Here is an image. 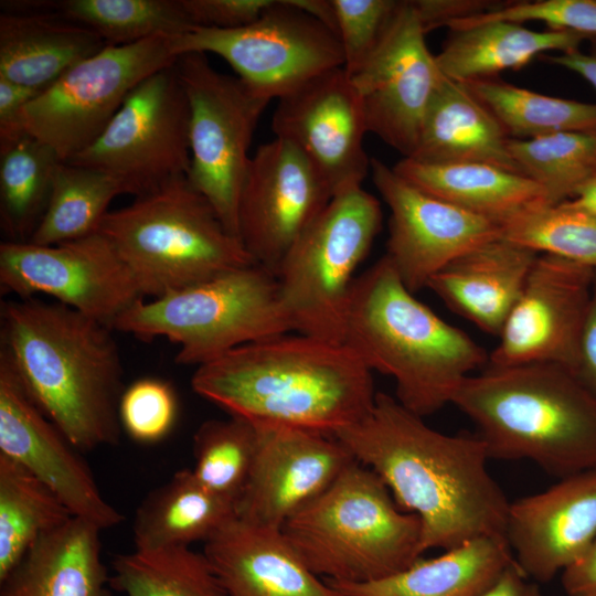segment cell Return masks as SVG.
Wrapping results in <instances>:
<instances>
[{
    "label": "cell",
    "instance_id": "cell-1",
    "mask_svg": "<svg viewBox=\"0 0 596 596\" xmlns=\"http://www.w3.org/2000/svg\"><path fill=\"white\" fill-rule=\"evenodd\" d=\"M333 436L384 481L403 511L418 517L423 554L505 536L510 502L488 470L478 435L443 434L396 397L376 392L366 416Z\"/></svg>",
    "mask_w": 596,
    "mask_h": 596
},
{
    "label": "cell",
    "instance_id": "cell-2",
    "mask_svg": "<svg viewBox=\"0 0 596 596\" xmlns=\"http://www.w3.org/2000/svg\"><path fill=\"white\" fill-rule=\"evenodd\" d=\"M193 391L255 425L334 435L371 411L372 371L345 343L284 333L196 368Z\"/></svg>",
    "mask_w": 596,
    "mask_h": 596
},
{
    "label": "cell",
    "instance_id": "cell-3",
    "mask_svg": "<svg viewBox=\"0 0 596 596\" xmlns=\"http://www.w3.org/2000/svg\"><path fill=\"white\" fill-rule=\"evenodd\" d=\"M113 329L58 302L1 304V348L29 395L81 453L117 445L124 370Z\"/></svg>",
    "mask_w": 596,
    "mask_h": 596
},
{
    "label": "cell",
    "instance_id": "cell-4",
    "mask_svg": "<svg viewBox=\"0 0 596 596\" xmlns=\"http://www.w3.org/2000/svg\"><path fill=\"white\" fill-rule=\"evenodd\" d=\"M343 343L371 371L391 376L396 400L421 417L453 403L461 383L489 362L481 345L415 298L385 256L353 283Z\"/></svg>",
    "mask_w": 596,
    "mask_h": 596
},
{
    "label": "cell",
    "instance_id": "cell-5",
    "mask_svg": "<svg viewBox=\"0 0 596 596\" xmlns=\"http://www.w3.org/2000/svg\"><path fill=\"white\" fill-rule=\"evenodd\" d=\"M451 404L477 426L490 459L530 460L560 479L596 469V396L564 366L488 365Z\"/></svg>",
    "mask_w": 596,
    "mask_h": 596
},
{
    "label": "cell",
    "instance_id": "cell-6",
    "mask_svg": "<svg viewBox=\"0 0 596 596\" xmlns=\"http://www.w3.org/2000/svg\"><path fill=\"white\" fill-rule=\"evenodd\" d=\"M281 531L306 565L328 582L368 583L422 557L418 517L403 511L384 481L354 460Z\"/></svg>",
    "mask_w": 596,
    "mask_h": 596
},
{
    "label": "cell",
    "instance_id": "cell-7",
    "mask_svg": "<svg viewBox=\"0 0 596 596\" xmlns=\"http://www.w3.org/2000/svg\"><path fill=\"white\" fill-rule=\"evenodd\" d=\"M98 232L113 244L143 297H162L256 264L187 177L109 211Z\"/></svg>",
    "mask_w": 596,
    "mask_h": 596
},
{
    "label": "cell",
    "instance_id": "cell-8",
    "mask_svg": "<svg viewBox=\"0 0 596 596\" xmlns=\"http://www.w3.org/2000/svg\"><path fill=\"white\" fill-rule=\"evenodd\" d=\"M113 329L146 341L164 337L179 347L177 363L196 368L243 344L294 331L276 275L258 264L152 300L140 298Z\"/></svg>",
    "mask_w": 596,
    "mask_h": 596
},
{
    "label": "cell",
    "instance_id": "cell-9",
    "mask_svg": "<svg viewBox=\"0 0 596 596\" xmlns=\"http://www.w3.org/2000/svg\"><path fill=\"white\" fill-rule=\"evenodd\" d=\"M381 224L379 200L362 185H351L334 193L291 245L276 277L294 331L343 343L355 272Z\"/></svg>",
    "mask_w": 596,
    "mask_h": 596
},
{
    "label": "cell",
    "instance_id": "cell-10",
    "mask_svg": "<svg viewBox=\"0 0 596 596\" xmlns=\"http://www.w3.org/2000/svg\"><path fill=\"white\" fill-rule=\"evenodd\" d=\"M175 68L189 109L190 184L238 237V204L251 157L248 150L270 102L237 76L217 72L204 53L181 54ZM240 238V237H238Z\"/></svg>",
    "mask_w": 596,
    "mask_h": 596
},
{
    "label": "cell",
    "instance_id": "cell-11",
    "mask_svg": "<svg viewBox=\"0 0 596 596\" xmlns=\"http://www.w3.org/2000/svg\"><path fill=\"white\" fill-rule=\"evenodd\" d=\"M174 38L107 45L30 100L20 115L21 128L68 161L103 134L141 82L175 63Z\"/></svg>",
    "mask_w": 596,
    "mask_h": 596
},
{
    "label": "cell",
    "instance_id": "cell-12",
    "mask_svg": "<svg viewBox=\"0 0 596 596\" xmlns=\"http://www.w3.org/2000/svg\"><path fill=\"white\" fill-rule=\"evenodd\" d=\"M189 121L174 63L141 82L103 134L66 162L105 172L125 194L141 196L188 175Z\"/></svg>",
    "mask_w": 596,
    "mask_h": 596
},
{
    "label": "cell",
    "instance_id": "cell-13",
    "mask_svg": "<svg viewBox=\"0 0 596 596\" xmlns=\"http://www.w3.org/2000/svg\"><path fill=\"white\" fill-rule=\"evenodd\" d=\"M177 55L213 53L256 93L279 99L316 75L344 64L338 35L320 21L275 0L253 23L232 30L193 26L173 40Z\"/></svg>",
    "mask_w": 596,
    "mask_h": 596
},
{
    "label": "cell",
    "instance_id": "cell-14",
    "mask_svg": "<svg viewBox=\"0 0 596 596\" xmlns=\"http://www.w3.org/2000/svg\"><path fill=\"white\" fill-rule=\"evenodd\" d=\"M0 286L20 299L49 296L111 329L124 311L145 298L99 232L55 245L2 242Z\"/></svg>",
    "mask_w": 596,
    "mask_h": 596
},
{
    "label": "cell",
    "instance_id": "cell-15",
    "mask_svg": "<svg viewBox=\"0 0 596 596\" xmlns=\"http://www.w3.org/2000/svg\"><path fill=\"white\" fill-rule=\"evenodd\" d=\"M413 1H401L386 32L351 82L368 131L409 158L428 106L444 79Z\"/></svg>",
    "mask_w": 596,
    "mask_h": 596
},
{
    "label": "cell",
    "instance_id": "cell-16",
    "mask_svg": "<svg viewBox=\"0 0 596 596\" xmlns=\"http://www.w3.org/2000/svg\"><path fill=\"white\" fill-rule=\"evenodd\" d=\"M332 191L304 153L275 137L251 157L238 204V237L276 275L284 256L318 217Z\"/></svg>",
    "mask_w": 596,
    "mask_h": 596
},
{
    "label": "cell",
    "instance_id": "cell-17",
    "mask_svg": "<svg viewBox=\"0 0 596 596\" xmlns=\"http://www.w3.org/2000/svg\"><path fill=\"white\" fill-rule=\"evenodd\" d=\"M596 270L539 254L488 365L557 364L575 374Z\"/></svg>",
    "mask_w": 596,
    "mask_h": 596
},
{
    "label": "cell",
    "instance_id": "cell-18",
    "mask_svg": "<svg viewBox=\"0 0 596 596\" xmlns=\"http://www.w3.org/2000/svg\"><path fill=\"white\" fill-rule=\"evenodd\" d=\"M370 171L391 213L384 256L412 292L459 256L501 237L498 223L421 190L382 161L371 159Z\"/></svg>",
    "mask_w": 596,
    "mask_h": 596
},
{
    "label": "cell",
    "instance_id": "cell-19",
    "mask_svg": "<svg viewBox=\"0 0 596 596\" xmlns=\"http://www.w3.org/2000/svg\"><path fill=\"white\" fill-rule=\"evenodd\" d=\"M275 137L297 147L332 193L361 185L371 170L363 148L368 131L359 95L344 67L310 78L278 99Z\"/></svg>",
    "mask_w": 596,
    "mask_h": 596
},
{
    "label": "cell",
    "instance_id": "cell-20",
    "mask_svg": "<svg viewBox=\"0 0 596 596\" xmlns=\"http://www.w3.org/2000/svg\"><path fill=\"white\" fill-rule=\"evenodd\" d=\"M0 455L35 476L74 517L102 531L123 522V514L102 496L81 451L40 409L2 355Z\"/></svg>",
    "mask_w": 596,
    "mask_h": 596
},
{
    "label": "cell",
    "instance_id": "cell-21",
    "mask_svg": "<svg viewBox=\"0 0 596 596\" xmlns=\"http://www.w3.org/2000/svg\"><path fill=\"white\" fill-rule=\"evenodd\" d=\"M258 443L237 518L281 529L296 511L322 493L355 459L332 435L256 425Z\"/></svg>",
    "mask_w": 596,
    "mask_h": 596
},
{
    "label": "cell",
    "instance_id": "cell-22",
    "mask_svg": "<svg viewBox=\"0 0 596 596\" xmlns=\"http://www.w3.org/2000/svg\"><path fill=\"white\" fill-rule=\"evenodd\" d=\"M504 535L529 578L547 583L562 574L596 540V469L510 502Z\"/></svg>",
    "mask_w": 596,
    "mask_h": 596
},
{
    "label": "cell",
    "instance_id": "cell-23",
    "mask_svg": "<svg viewBox=\"0 0 596 596\" xmlns=\"http://www.w3.org/2000/svg\"><path fill=\"white\" fill-rule=\"evenodd\" d=\"M203 553L227 596H347L306 565L281 529L236 517Z\"/></svg>",
    "mask_w": 596,
    "mask_h": 596
},
{
    "label": "cell",
    "instance_id": "cell-24",
    "mask_svg": "<svg viewBox=\"0 0 596 596\" xmlns=\"http://www.w3.org/2000/svg\"><path fill=\"white\" fill-rule=\"evenodd\" d=\"M538 256L498 237L449 263L427 288L485 332L499 336Z\"/></svg>",
    "mask_w": 596,
    "mask_h": 596
},
{
    "label": "cell",
    "instance_id": "cell-25",
    "mask_svg": "<svg viewBox=\"0 0 596 596\" xmlns=\"http://www.w3.org/2000/svg\"><path fill=\"white\" fill-rule=\"evenodd\" d=\"M33 7L0 13V77L41 93L108 44L46 4Z\"/></svg>",
    "mask_w": 596,
    "mask_h": 596
},
{
    "label": "cell",
    "instance_id": "cell-26",
    "mask_svg": "<svg viewBox=\"0 0 596 596\" xmlns=\"http://www.w3.org/2000/svg\"><path fill=\"white\" fill-rule=\"evenodd\" d=\"M100 532L73 517L44 534L0 581V596H110Z\"/></svg>",
    "mask_w": 596,
    "mask_h": 596
},
{
    "label": "cell",
    "instance_id": "cell-27",
    "mask_svg": "<svg viewBox=\"0 0 596 596\" xmlns=\"http://www.w3.org/2000/svg\"><path fill=\"white\" fill-rule=\"evenodd\" d=\"M508 140L499 121L465 83L444 77L408 159L424 163H489L520 173L510 157Z\"/></svg>",
    "mask_w": 596,
    "mask_h": 596
},
{
    "label": "cell",
    "instance_id": "cell-28",
    "mask_svg": "<svg viewBox=\"0 0 596 596\" xmlns=\"http://www.w3.org/2000/svg\"><path fill=\"white\" fill-rule=\"evenodd\" d=\"M512 562L505 536H480L379 581L327 582L347 596H478Z\"/></svg>",
    "mask_w": 596,
    "mask_h": 596
},
{
    "label": "cell",
    "instance_id": "cell-29",
    "mask_svg": "<svg viewBox=\"0 0 596 596\" xmlns=\"http://www.w3.org/2000/svg\"><path fill=\"white\" fill-rule=\"evenodd\" d=\"M393 170L421 190L499 225L528 209L550 205L536 182L489 163H424L403 158Z\"/></svg>",
    "mask_w": 596,
    "mask_h": 596
},
{
    "label": "cell",
    "instance_id": "cell-30",
    "mask_svg": "<svg viewBox=\"0 0 596 596\" xmlns=\"http://www.w3.org/2000/svg\"><path fill=\"white\" fill-rule=\"evenodd\" d=\"M588 36L567 30L535 31L522 23L494 20L453 30L436 56L443 75L468 83L519 70L547 51L578 50Z\"/></svg>",
    "mask_w": 596,
    "mask_h": 596
},
{
    "label": "cell",
    "instance_id": "cell-31",
    "mask_svg": "<svg viewBox=\"0 0 596 596\" xmlns=\"http://www.w3.org/2000/svg\"><path fill=\"white\" fill-rule=\"evenodd\" d=\"M237 517L236 503L202 485L191 469L151 491L134 519L136 549L189 546L209 541Z\"/></svg>",
    "mask_w": 596,
    "mask_h": 596
},
{
    "label": "cell",
    "instance_id": "cell-32",
    "mask_svg": "<svg viewBox=\"0 0 596 596\" xmlns=\"http://www.w3.org/2000/svg\"><path fill=\"white\" fill-rule=\"evenodd\" d=\"M56 152L26 131L0 141V224L9 242H29L46 210Z\"/></svg>",
    "mask_w": 596,
    "mask_h": 596
},
{
    "label": "cell",
    "instance_id": "cell-33",
    "mask_svg": "<svg viewBox=\"0 0 596 596\" xmlns=\"http://www.w3.org/2000/svg\"><path fill=\"white\" fill-rule=\"evenodd\" d=\"M73 517L35 476L0 455V581L40 538Z\"/></svg>",
    "mask_w": 596,
    "mask_h": 596
},
{
    "label": "cell",
    "instance_id": "cell-34",
    "mask_svg": "<svg viewBox=\"0 0 596 596\" xmlns=\"http://www.w3.org/2000/svg\"><path fill=\"white\" fill-rule=\"evenodd\" d=\"M109 585L126 596H227L204 553L189 546L119 554Z\"/></svg>",
    "mask_w": 596,
    "mask_h": 596
},
{
    "label": "cell",
    "instance_id": "cell-35",
    "mask_svg": "<svg viewBox=\"0 0 596 596\" xmlns=\"http://www.w3.org/2000/svg\"><path fill=\"white\" fill-rule=\"evenodd\" d=\"M465 84L509 138L531 139L561 131L596 132V103L547 96L494 78Z\"/></svg>",
    "mask_w": 596,
    "mask_h": 596
},
{
    "label": "cell",
    "instance_id": "cell-36",
    "mask_svg": "<svg viewBox=\"0 0 596 596\" xmlns=\"http://www.w3.org/2000/svg\"><path fill=\"white\" fill-rule=\"evenodd\" d=\"M123 185L96 169L61 162L46 210L30 243L55 245L97 233L108 205Z\"/></svg>",
    "mask_w": 596,
    "mask_h": 596
},
{
    "label": "cell",
    "instance_id": "cell-37",
    "mask_svg": "<svg viewBox=\"0 0 596 596\" xmlns=\"http://www.w3.org/2000/svg\"><path fill=\"white\" fill-rule=\"evenodd\" d=\"M508 149L518 171L542 187L550 205L572 200L596 171V132L509 138Z\"/></svg>",
    "mask_w": 596,
    "mask_h": 596
},
{
    "label": "cell",
    "instance_id": "cell-38",
    "mask_svg": "<svg viewBox=\"0 0 596 596\" xmlns=\"http://www.w3.org/2000/svg\"><path fill=\"white\" fill-rule=\"evenodd\" d=\"M46 7L88 26L108 45L179 36L195 26L181 0H63Z\"/></svg>",
    "mask_w": 596,
    "mask_h": 596
},
{
    "label": "cell",
    "instance_id": "cell-39",
    "mask_svg": "<svg viewBox=\"0 0 596 596\" xmlns=\"http://www.w3.org/2000/svg\"><path fill=\"white\" fill-rule=\"evenodd\" d=\"M501 237L538 254L596 270V212L565 201L528 209L500 225Z\"/></svg>",
    "mask_w": 596,
    "mask_h": 596
},
{
    "label": "cell",
    "instance_id": "cell-40",
    "mask_svg": "<svg viewBox=\"0 0 596 596\" xmlns=\"http://www.w3.org/2000/svg\"><path fill=\"white\" fill-rule=\"evenodd\" d=\"M257 443V426L245 418L230 415L205 421L193 437L191 470L207 489L236 503L248 480Z\"/></svg>",
    "mask_w": 596,
    "mask_h": 596
},
{
    "label": "cell",
    "instance_id": "cell-41",
    "mask_svg": "<svg viewBox=\"0 0 596 596\" xmlns=\"http://www.w3.org/2000/svg\"><path fill=\"white\" fill-rule=\"evenodd\" d=\"M401 1L332 0L344 64L355 73L375 50L386 32Z\"/></svg>",
    "mask_w": 596,
    "mask_h": 596
},
{
    "label": "cell",
    "instance_id": "cell-42",
    "mask_svg": "<svg viewBox=\"0 0 596 596\" xmlns=\"http://www.w3.org/2000/svg\"><path fill=\"white\" fill-rule=\"evenodd\" d=\"M177 396L169 383L142 377L127 386L119 403V419L127 434L139 443H156L175 423Z\"/></svg>",
    "mask_w": 596,
    "mask_h": 596
},
{
    "label": "cell",
    "instance_id": "cell-43",
    "mask_svg": "<svg viewBox=\"0 0 596 596\" xmlns=\"http://www.w3.org/2000/svg\"><path fill=\"white\" fill-rule=\"evenodd\" d=\"M504 20L522 23L541 21L549 29L567 30L596 38V0H538L503 4L501 8L453 22L448 28L458 30L471 24Z\"/></svg>",
    "mask_w": 596,
    "mask_h": 596
},
{
    "label": "cell",
    "instance_id": "cell-44",
    "mask_svg": "<svg viewBox=\"0 0 596 596\" xmlns=\"http://www.w3.org/2000/svg\"><path fill=\"white\" fill-rule=\"evenodd\" d=\"M275 0H181L192 24L232 30L255 22Z\"/></svg>",
    "mask_w": 596,
    "mask_h": 596
},
{
    "label": "cell",
    "instance_id": "cell-45",
    "mask_svg": "<svg viewBox=\"0 0 596 596\" xmlns=\"http://www.w3.org/2000/svg\"><path fill=\"white\" fill-rule=\"evenodd\" d=\"M413 4L425 33L503 6L479 0H415Z\"/></svg>",
    "mask_w": 596,
    "mask_h": 596
},
{
    "label": "cell",
    "instance_id": "cell-46",
    "mask_svg": "<svg viewBox=\"0 0 596 596\" xmlns=\"http://www.w3.org/2000/svg\"><path fill=\"white\" fill-rule=\"evenodd\" d=\"M40 92L0 77V141L23 131L20 115Z\"/></svg>",
    "mask_w": 596,
    "mask_h": 596
},
{
    "label": "cell",
    "instance_id": "cell-47",
    "mask_svg": "<svg viewBox=\"0 0 596 596\" xmlns=\"http://www.w3.org/2000/svg\"><path fill=\"white\" fill-rule=\"evenodd\" d=\"M575 375L596 396V275L579 339Z\"/></svg>",
    "mask_w": 596,
    "mask_h": 596
},
{
    "label": "cell",
    "instance_id": "cell-48",
    "mask_svg": "<svg viewBox=\"0 0 596 596\" xmlns=\"http://www.w3.org/2000/svg\"><path fill=\"white\" fill-rule=\"evenodd\" d=\"M566 596H596V540L586 554L561 574Z\"/></svg>",
    "mask_w": 596,
    "mask_h": 596
},
{
    "label": "cell",
    "instance_id": "cell-49",
    "mask_svg": "<svg viewBox=\"0 0 596 596\" xmlns=\"http://www.w3.org/2000/svg\"><path fill=\"white\" fill-rule=\"evenodd\" d=\"M478 596H542L539 583L529 578L512 562L498 578Z\"/></svg>",
    "mask_w": 596,
    "mask_h": 596
},
{
    "label": "cell",
    "instance_id": "cell-50",
    "mask_svg": "<svg viewBox=\"0 0 596 596\" xmlns=\"http://www.w3.org/2000/svg\"><path fill=\"white\" fill-rule=\"evenodd\" d=\"M549 61L578 74L596 89V41L587 53L578 49L551 56Z\"/></svg>",
    "mask_w": 596,
    "mask_h": 596
},
{
    "label": "cell",
    "instance_id": "cell-51",
    "mask_svg": "<svg viewBox=\"0 0 596 596\" xmlns=\"http://www.w3.org/2000/svg\"><path fill=\"white\" fill-rule=\"evenodd\" d=\"M289 3L323 23L337 34V21L332 0H288Z\"/></svg>",
    "mask_w": 596,
    "mask_h": 596
},
{
    "label": "cell",
    "instance_id": "cell-52",
    "mask_svg": "<svg viewBox=\"0 0 596 596\" xmlns=\"http://www.w3.org/2000/svg\"><path fill=\"white\" fill-rule=\"evenodd\" d=\"M568 201L575 205L596 212V171L593 177L579 189L576 195Z\"/></svg>",
    "mask_w": 596,
    "mask_h": 596
}]
</instances>
